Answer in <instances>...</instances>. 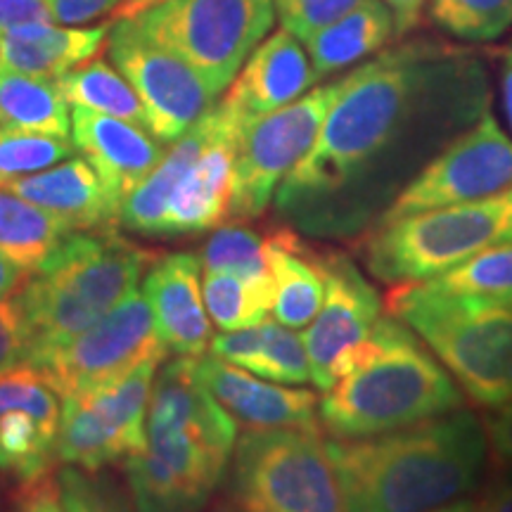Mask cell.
<instances>
[{
    "mask_svg": "<svg viewBox=\"0 0 512 512\" xmlns=\"http://www.w3.org/2000/svg\"><path fill=\"white\" fill-rule=\"evenodd\" d=\"M484 112L477 88L444 79L420 48L389 50L344 76L309 155L275 192V209L313 238H358Z\"/></svg>",
    "mask_w": 512,
    "mask_h": 512,
    "instance_id": "cell-1",
    "label": "cell"
},
{
    "mask_svg": "<svg viewBox=\"0 0 512 512\" xmlns=\"http://www.w3.org/2000/svg\"><path fill=\"white\" fill-rule=\"evenodd\" d=\"M347 512H427L477 489L484 425L467 408L363 439H330Z\"/></svg>",
    "mask_w": 512,
    "mask_h": 512,
    "instance_id": "cell-2",
    "label": "cell"
},
{
    "mask_svg": "<svg viewBox=\"0 0 512 512\" xmlns=\"http://www.w3.org/2000/svg\"><path fill=\"white\" fill-rule=\"evenodd\" d=\"M463 408V392L415 332L382 316L351 368L318 401L332 439H363Z\"/></svg>",
    "mask_w": 512,
    "mask_h": 512,
    "instance_id": "cell-3",
    "label": "cell"
},
{
    "mask_svg": "<svg viewBox=\"0 0 512 512\" xmlns=\"http://www.w3.org/2000/svg\"><path fill=\"white\" fill-rule=\"evenodd\" d=\"M155 254L133 245L114 228L74 233L31 273L17 304L29 332L27 366L38 368L64 342L98 323L124 302Z\"/></svg>",
    "mask_w": 512,
    "mask_h": 512,
    "instance_id": "cell-4",
    "label": "cell"
},
{
    "mask_svg": "<svg viewBox=\"0 0 512 512\" xmlns=\"http://www.w3.org/2000/svg\"><path fill=\"white\" fill-rule=\"evenodd\" d=\"M389 309L472 401L496 408L512 399V299L448 297L413 283L394 287Z\"/></svg>",
    "mask_w": 512,
    "mask_h": 512,
    "instance_id": "cell-5",
    "label": "cell"
},
{
    "mask_svg": "<svg viewBox=\"0 0 512 512\" xmlns=\"http://www.w3.org/2000/svg\"><path fill=\"white\" fill-rule=\"evenodd\" d=\"M512 242V188L484 200L375 223L363 240L368 273L384 285L422 283L484 249Z\"/></svg>",
    "mask_w": 512,
    "mask_h": 512,
    "instance_id": "cell-6",
    "label": "cell"
},
{
    "mask_svg": "<svg viewBox=\"0 0 512 512\" xmlns=\"http://www.w3.org/2000/svg\"><path fill=\"white\" fill-rule=\"evenodd\" d=\"M238 512H347L337 467L320 430H247L235 441Z\"/></svg>",
    "mask_w": 512,
    "mask_h": 512,
    "instance_id": "cell-7",
    "label": "cell"
},
{
    "mask_svg": "<svg viewBox=\"0 0 512 512\" xmlns=\"http://www.w3.org/2000/svg\"><path fill=\"white\" fill-rule=\"evenodd\" d=\"M273 0H162L126 22L223 93L273 27Z\"/></svg>",
    "mask_w": 512,
    "mask_h": 512,
    "instance_id": "cell-8",
    "label": "cell"
},
{
    "mask_svg": "<svg viewBox=\"0 0 512 512\" xmlns=\"http://www.w3.org/2000/svg\"><path fill=\"white\" fill-rule=\"evenodd\" d=\"M164 358L152 356L105 387L67 396L55 439L57 460L93 475L117 460L143 453L152 384Z\"/></svg>",
    "mask_w": 512,
    "mask_h": 512,
    "instance_id": "cell-9",
    "label": "cell"
},
{
    "mask_svg": "<svg viewBox=\"0 0 512 512\" xmlns=\"http://www.w3.org/2000/svg\"><path fill=\"white\" fill-rule=\"evenodd\" d=\"M339 88L342 79L323 83L242 128L228 219L252 221L264 214L280 183L309 155Z\"/></svg>",
    "mask_w": 512,
    "mask_h": 512,
    "instance_id": "cell-10",
    "label": "cell"
},
{
    "mask_svg": "<svg viewBox=\"0 0 512 512\" xmlns=\"http://www.w3.org/2000/svg\"><path fill=\"white\" fill-rule=\"evenodd\" d=\"M512 188V140L486 110L408 181L380 221L475 202Z\"/></svg>",
    "mask_w": 512,
    "mask_h": 512,
    "instance_id": "cell-11",
    "label": "cell"
},
{
    "mask_svg": "<svg viewBox=\"0 0 512 512\" xmlns=\"http://www.w3.org/2000/svg\"><path fill=\"white\" fill-rule=\"evenodd\" d=\"M166 354L169 349L157 335L145 294L131 292L98 323L55 349L38 370H43L55 392L67 399L105 387L147 358Z\"/></svg>",
    "mask_w": 512,
    "mask_h": 512,
    "instance_id": "cell-12",
    "label": "cell"
},
{
    "mask_svg": "<svg viewBox=\"0 0 512 512\" xmlns=\"http://www.w3.org/2000/svg\"><path fill=\"white\" fill-rule=\"evenodd\" d=\"M110 57L138 93L147 114V131L159 143H176L219 98L197 69L171 50L140 36L126 19H119L112 27Z\"/></svg>",
    "mask_w": 512,
    "mask_h": 512,
    "instance_id": "cell-13",
    "label": "cell"
},
{
    "mask_svg": "<svg viewBox=\"0 0 512 512\" xmlns=\"http://www.w3.org/2000/svg\"><path fill=\"white\" fill-rule=\"evenodd\" d=\"M230 451L202 434L147 427V448L124 460L138 512H197L219 486Z\"/></svg>",
    "mask_w": 512,
    "mask_h": 512,
    "instance_id": "cell-14",
    "label": "cell"
},
{
    "mask_svg": "<svg viewBox=\"0 0 512 512\" xmlns=\"http://www.w3.org/2000/svg\"><path fill=\"white\" fill-rule=\"evenodd\" d=\"M323 306L306 328L311 382L328 392L354 363L358 349L382 318V299L375 285L347 254H323Z\"/></svg>",
    "mask_w": 512,
    "mask_h": 512,
    "instance_id": "cell-15",
    "label": "cell"
},
{
    "mask_svg": "<svg viewBox=\"0 0 512 512\" xmlns=\"http://www.w3.org/2000/svg\"><path fill=\"white\" fill-rule=\"evenodd\" d=\"M192 373L197 382L221 403L235 422L249 430H320L318 396L311 389L283 387L264 380L216 356L192 358Z\"/></svg>",
    "mask_w": 512,
    "mask_h": 512,
    "instance_id": "cell-16",
    "label": "cell"
},
{
    "mask_svg": "<svg viewBox=\"0 0 512 512\" xmlns=\"http://www.w3.org/2000/svg\"><path fill=\"white\" fill-rule=\"evenodd\" d=\"M318 81L306 48L287 29L275 31L254 48L221 100L245 128L299 100Z\"/></svg>",
    "mask_w": 512,
    "mask_h": 512,
    "instance_id": "cell-17",
    "label": "cell"
},
{
    "mask_svg": "<svg viewBox=\"0 0 512 512\" xmlns=\"http://www.w3.org/2000/svg\"><path fill=\"white\" fill-rule=\"evenodd\" d=\"M202 264L192 254H169L150 266L145 299L155 318L157 335L169 351L197 358L211 344V320L200 285Z\"/></svg>",
    "mask_w": 512,
    "mask_h": 512,
    "instance_id": "cell-18",
    "label": "cell"
},
{
    "mask_svg": "<svg viewBox=\"0 0 512 512\" xmlns=\"http://www.w3.org/2000/svg\"><path fill=\"white\" fill-rule=\"evenodd\" d=\"M72 138L119 204L164 157L162 143L145 128L83 107L72 112Z\"/></svg>",
    "mask_w": 512,
    "mask_h": 512,
    "instance_id": "cell-19",
    "label": "cell"
},
{
    "mask_svg": "<svg viewBox=\"0 0 512 512\" xmlns=\"http://www.w3.org/2000/svg\"><path fill=\"white\" fill-rule=\"evenodd\" d=\"M240 133L242 124L233 114L230 124L204 147L197 162L171 192L164 216V235L202 233L228 219Z\"/></svg>",
    "mask_w": 512,
    "mask_h": 512,
    "instance_id": "cell-20",
    "label": "cell"
},
{
    "mask_svg": "<svg viewBox=\"0 0 512 512\" xmlns=\"http://www.w3.org/2000/svg\"><path fill=\"white\" fill-rule=\"evenodd\" d=\"M0 188L60 216L74 230H100L119 221L121 204L86 159L69 157L50 171L17 178Z\"/></svg>",
    "mask_w": 512,
    "mask_h": 512,
    "instance_id": "cell-21",
    "label": "cell"
},
{
    "mask_svg": "<svg viewBox=\"0 0 512 512\" xmlns=\"http://www.w3.org/2000/svg\"><path fill=\"white\" fill-rule=\"evenodd\" d=\"M233 114L223 102H216L204 117L176 140L174 147L162 157L155 169L147 174L136 190L126 197L119 209V223L128 230L140 235L159 238L164 235L166 204L171 200V192L188 174L190 166L197 162L204 147L214 140L230 124Z\"/></svg>",
    "mask_w": 512,
    "mask_h": 512,
    "instance_id": "cell-22",
    "label": "cell"
},
{
    "mask_svg": "<svg viewBox=\"0 0 512 512\" xmlns=\"http://www.w3.org/2000/svg\"><path fill=\"white\" fill-rule=\"evenodd\" d=\"M211 356L278 384L311 382L304 337L278 320H261L252 328L211 337Z\"/></svg>",
    "mask_w": 512,
    "mask_h": 512,
    "instance_id": "cell-23",
    "label": "cell"
},
{
    "mask_svg": "<svg viewBox=\"0 0 512 512\" xmlns=\"http://www.w3.org/2000/svg\"><path fill=\"white\" fill-rule=\"evenodd\" d=\"M268 268L273 275V316L287 328H309L323 306V254L313 252L292 228L268 235Z\"/></svg>",
    "mask_w": 512,
    "mask_h": 512,
    "instance_id": "cell-24",
    "label": "cell"
},
{
    "mask_svg": "<svg viewBox=\"0 0 512 512\" xmlns=\"http://www.w3.org/2000/svg\"><path fill=\"white\" fill-rule=\"evenodd\" d=\"M110 24L95 29H57L53 24H24L0 34L8 72L57 79L69 69L91 62L105 46Z\"/></svg>",
    "mask_w": 512,
    "mask_h": 512,
    "instance_id": "cell-25",
    "label": "cell"
},
{
    "mask_svg": "<svg viewBox=\"0 0 512 512\" xmlns=\"http://www.w3.org/2000/svg\"><path fill=\"white\" fill-rule=\"evenodd\" d=\"M394 34L396 24L392 10L382 0H368L361 8L316 31L304 43L313 72L318 79H323L375 55L392 41Z\"/></svg>",
    "mask_w": 512,
    "mask_h": 512,
    "instance_id": "cell-26",
    "label": "cell"
},
{
    "mask_svg": "<svg viewBox=\"0 0 512 512\" xmlns=\"http://www.w3.org/2000/svg\"><path fill=\"white\" fill-rule=\"evenodd\" d=\"M60 413L17 406L0 413V470L24 489L53 475Z\"/></svg>",
    "mask_w": 512,
    "mask_h": 512,
    "instance_id": "cell-27",
    "label": "cell"
},
{
    "mask_svg": "<svg viewBox=\"0 0 512 512\" xmlns=\"http://www.w3.org/2000/svg\"><path fill=\"white\" fill-rule=\"evenodd\" d=\"M0 126L43 136H72V112L55 79L0 72Z\"/></svg>",
    "mask_w": 512,
    "mask_h": 512,
    "instance_id": "cell-28",
    "label": "cell"
},
{
    "mask_svg": "<svg viewBox=\"0 0 512 512\" xmlns=\"http://www.w3.org/2000/svg\"><path fill=\"white\" fill-rule=\"evenodd\" d=\"M74 228L60 216L0 188V252L36 273Z\"/></svg>",
    "mask_w": 512,
    "mask_h": 512,
    "instance_id": "cell-29",
    "label": "cell"
},
{
    "mask_svg": "<svg viewBox=\"0 0 512 512\" xmlns=\"http://www.w3.org/2000/svg\"><path fill=\"white\" fill-rule=\"evenodd\" d=\"M57 88L67 105L83 107L107 117L131 121L147 131V114L138 93L119 72L102 60H91L81 67L69 69L67 74L57 76Z\"/></svg>",
    "mask_w": 512,
    "mask_h": 512,
    "instance_id": "cell-30",
    "label": "cell"
},
{
    "mask_svg": "<svg viewBox=\"0 0 512 512\" xmlns=\"http://www.w3.org/2000/svg\"><path fill=\"white\" fill-rule=\"evenodd\" d=\"M202 297L211 323L223 332H233L266 320L273 311V275H247L204 271Z\"/></svg>",
    "mask_w": 512,
    "mask_h": 512,
    "instance_id": "cell-31",
    "label": "cell"
},
{
    "mask_svg": "<svg viewBox=\"0 0 512 512\" xmlns=\"http://www.w3.org/2000/svg\"><path fill=\"white\" fill-rule=\"evenodd\" d=\"M415 285L448 297L512 299V242L484 249L463 264Z\"/></svg>",
    "mask_w": 512,
    "mask_h": 512,
    "instance_id": "cell-32",
    "label": "cell"
},
{
    "mask_svg": "<svg viewBox=\"0 0 512 512\" xmlns=\"http://www.w3.org/2000/svg\"><path fill=\"white\" fill-rule=\"evenodd\" d=\"M430 19L463 41H494L512 27V0H427Z\"/></svg>",
    "mask_w": 512,
    "mask_h": 512,
    "instance_id": "cell-33",
    "label": "cell"
},
{
    "mask_svg": "<svg viewBox=\"0 0 512 512\" xmlns=\"http://www.w3.org/2000/svg\"><path fill=\"white\" fill-rule=\"evenodd\" d=\"M200 264L204 271L238 273L247 278L268 275V235L247 226L219 228L204 245Z\"/></svg>",
    "mask_w": 512,
    "mask_h": 512,
    "instance_id": "cell-34",
    "label": "cell"
},
{
    "mask_svg": "<svg viewBox=\"0 0 512 512\" xmlns=\"http://www.w3.org/2000/svg\"><path fill=\"white\" fill-rule=\"evenodd\" d=\"M74 155L67 138L0 126V185L31 176Z\"/></svg>",
    "mask_w": 512,
    "mask_h": 512,
    "instance_id": "cell-35",
    "label": "cell"
},
{
    "mask_svg": "<svg viewBox=\"0 0 512 512\" xmlns=\"http://www.w3.org/2000/svg\"><path fill=\"white\" fill-rule=\"evenodd\" d=\"M64 512H131L124 496L102 479H93L91 472L67 467L57 479Z\"/></svg>",
    "mask_w": 512,
    "mask_h": 512,
    "instance_id": "cell-36",
    "label": "cell"
},
{
    "mask_svg": "<svg viewBox=\"0 0 512 512\" xmlns=\"http://www.w3.org/2000/svg\"><path fill=\"white\" fill-rule=\"evenodd\" d=\"M363 3L368 0H273L283 29L299 41H309L316 31L361 8Z\"/></svg>",
    "mask_w": 512,
    "mask_h": 512,
    "instance_id": "cell-37",
    "label": "cell"
},
{
    "mask_svg": "<svg viewBox=\"0 0 512 512\" xmlns=\"http://www.w3.org/2000/svg\"><path fill=\"white\" fill-rule=\"evenodd\" d=\"M29 361V332L17 299L0 302V373Z\"/></svg>",
    "mask_w": 512,
    "mask_h": 512,
    "instance_id": "cell-38",
    "label": "cell"
},
{
    "mask_svg": "<svg viewBox=\"0 0 512 512\" xmlns=\"http://www.w3.org/2000/svg\"><path fill=\"white\" fill-rule=\"evenodd\" d=\"M482 425L486 444H489V451L494 453L498 467L512 472V399L491 408Z\"/></svg>",
    "mask_w": 512,
    "mask_h": 512,
    "instance_id": "cell-39",
    "label": "cell"
},
{
    "mask_svg": "<svg viewBox=\"0 0 512 512\" xmlns=\"http://www.w3.org/2000/svg\"><path fill=\"white\" fill-rule=\"evenodd\" d=\"M53 12L48 0H0V34L24 24H50Z\"/></svg>",
    "mask_w": 512,
    "mask_h": 512,
    "instance_id": "cell-40",
    "label": "cell"
},
{
    "mask_svg": "<svg viewBox=\"0 0 512 512\" xmlns=\"http://www.w3.org/2000/svg\"><path fill=\"white\" fill-rule=\"evenodd\" d=\"M121 0H48L55 22L62 24H83L98 19L107 12H114Z\"/></svg>",
    "mask_w": 512,
    "mask_h": 512,
    "instance_id": "cell-41",
    "label": "cell"
},
{
    "mask_svg": "<svg viewBox=\"0 0 512 512\" xmlns=\"http://www.w3.org/2000/svg\"><path fill=\"white\" fill-rule=\"evenodd\" d=\"M472 512H512V472L505 470L491 479L477 501H472Z\"/></svg>",
    "mask_w": 512,
    "mask_h": 512,
    "instance_id": "cell-42",
    "label": "cell"
},
{
    "mask_svg": "<svg viewBox=\"0 0 512 512\" xmlns=\"http://www.w3.org/2000/svg\"><path fill=\"white\" fill-rule=\"evenodd\" d=\"M22 512H64L60 489H57V482H53V477L24 489Z\"/></svg>",
    "mask_w": 512,
    "mask_h": 512,
    "instance_id": "cell-43",
    "label": "cell"
},
{
    "mask_svg": "<svg viewBox=\"0 0 512 512\" xmlns=\"http://www.w3.org/2000/svg\"><path fill=\"white\" fill-rule=\"evenodd\" d=\"M31 273L24 266H19L17 261H12L10 256L0 252V302H8L15 299V294L24 290V285L29 283Z\"/></svg>",
    "mask_w": 512,
    "mask_h": 512,
    "instance_id": "cell-44",
    "label": "cell"
},
{
    "mask_svg": "<svg viewBox=\"0 0 512 512\" xmlns=\"http://www.w3.org/2000/svg\"><path fill=\"white\" fill-rule=\"evenodd\" d=\"M382 3L392 10L396 34H406V31H411L418 24L420 12L425 8L427 0H382Z\"/></svg>",
    "mask_w": 512,
    "mask_h": 512,
    "instance_id": "cell-45",
    "label": "cell"
},
{
    "mask_svg": "<svg viewBox=\"0 0 512 512\" xmlns=\"http://www.w3.org/2000/svg\"><path fill=\"white\" fill-rule=\"evenodd\" d=\"M501 102H503L505 119H508V126H510V131H512V41H510V46L505 48V55H503Z\"/></svg>",
    "mask_w": 512,
    "mask_h": 512,
    "instance_id": "cell-46",
    "label": "cell"
},
{
    "mask_svg": "<svg viewBox=\"0 0 512 512\" xmlns=\"http://www.w3.org/2000/svg\"><path fill=\"white\" fill-rule=\"evenodd\" d=\"M162 3V0H121V5L114 10V17L117 19H128L138 12H143L145 8H152V5Z\"/></svg>",
    "mask_w": 512,
    "mask_h": 512,
    "instance_id": "cell-47",
    "label": "cell"
},
{
    "mask_svg": "<svg viewBox=\"0 0 512 512\" xmlns=\"http://www.w3.org/2000/svg\"><path fill=\"white\" fill-rule=\"evenodd\" d=\"M427 512H472V501H467V498H458V501H451L441 505V508H434Z\"/></svg>",
    "mask_w": 512,
    "mask_h": 512,
    "instance_id": "cell-48",
    "label": "cell"
},
{
    "mask_svg": "<svg viewBox=\"0 0 512 512\" xmlns=\"http://www.w3.org/2000/svg\"><path fill=\"white\" fill-rule=\"evenodd\" d=\"M0 72H5V64H3V43H0Z\"/></svg>",
    "mask_w": 512,
    "mask_h": 512,
    "instance_id": "cell-49",
    "label": "cell"
}]
</instances>
